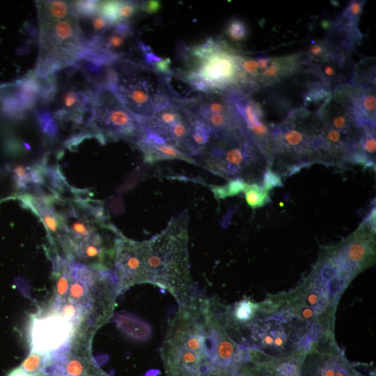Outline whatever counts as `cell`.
<instances>
[{"label":"cell","mask_w":376,"mask_h":376,"mask_svg":"<svg viewBox=\"0 0 376 376\" xmlns=\"http://www.w3.org/2000/svg\"><path fill=\"white\" fill-rule=\"evenodd\" d=\"M194 119V115L186 105L171 100L143 123L166 143L193 158L198 155L191 140Z\"/></svg>","instance_id":"cell-11"},{"label":"cell","mask_w":376,"mask_h":376,"mask_svg":"<svg viewBox=\"0 0 376 376\" xmlns=\"http://www.w3.org/2000/svg\"><path fill=\"white\" fill-rule=\"evenodd\" d=\"M53 294L47 305H56L67 299L71 281L73 261L52 253Z\"/></svg>","instance_id":"cell-21"},{"label":"cell","mask_w":376,"mask_h":376,"mask_svg":"<svg viewBox=\"0 0 376 376\" xmlns=\"http://www.w3.org/2000/svg\"><path fill=\"white\" fill-rule=\"evenodd\" d=\"M75 6V5H74ZM39 55L35 74L41 78L73 67L88 47L75 8L63 17H51L38 13Z\"/></svg>","instance_id":"cell-7"},{"label":"cell","mask_w":376,"mask_h":376,"mask_svg":"<svg viewBox=\"0 0 376 376\" xmlns=\"http://www.w3.org/2000/svg\"><path fill=\"white\" fill-rule=\"evenodd\" d=\"M303 71L301 53L281 56L254 57L242 54L240 91L251 95Z\"/></svg>","instance_id":"cell-10"},{"label":"cell","mask_w":376,"mask_h":376,"mask_svg":"<svg viewBox=\"0 0 376 376\" xmlns=\"http://www.w3.org/2000/svg\"><path fill=\"white\" fill-rule=\"evenodd\" d=\"M140 10L153 14L159 10L161 3L159 1H146L139 2Z\"/></svg>","instance_id":"cell-38"},{"label":"cell","mask_w":376,"mask_h":376,"mask_svg":"<svg viewBox=\"0 0 376 376\" xmlns=\"http://www.w3.org/2000/svg\"><path fill=\"white\" fill-rule=\"evenodd\" d=\"M340 352L334 332L324 331L311 343L300 365V376H357Z\"/></svg>","instance_id":"cell-12"},{"label":"cell","mask_w":376,"mask_h":376,"mask_svg":"<svg viewBox=\"0 0 376 376\" xmlns=\"http://www.w3.org/2000/svg\"><path fill=\"white\" fill-rule=\"evenodd\" d=\"M350 82L363 88H375V58H365L356 64L352 68Z\"/></svg>","instance_id":"cell-25"},{"label":"cell","mask_w":376,"mask_h":376,"mask_svg":"<svg viewBox=\"0 0 376 376\" xmlns=\"http://www.w3.org/2000/svg\"><path fill=\"white\" fill-rule=\"evenodd\" d=\"M118 327L128 338L136 342H144L150 338V326L141 319L129 315H117Z\"/></svg>","instance_id":"cell-24"},{"label":"cell","mask_w":376,"mask_h":376,"mask_svg":"<svg viewBox=\"0 0 376 376\" xmlns=\"http://www.w3.org/2000/svg\"><path fill=\"white\" fill-rule=\"evenodd\" d=\"M181 52L185 68L175 71L198 92L239 90L243 53L224 40L210 37Z\"/></svg>","instance_id":"cell-4"},{"label":"cell","mask_w":376,"mask_h":376,"mask_svg":"<svg viewBox=\"0 0 376 376\" xmlns=\"http://www.w3.org/2000/svg\"><path fill=\"white\" fill-rule=\"evenodd\" d=\"M130 22L116 23L102 35L88 40V47L113 62L130 59V56L137 48V42ZM138 49V48H137Z\"/></svg>","instance_id":"cell-18"},{"label":"cell","mask_w":376,"mask_h":376,"mask_svg":"<svg viewBox=\"0 0 376 376\" xmlns=\"http://www.w3.org/2000/svg\"><path fill=\"white\" fill-rule=\"evenodd\" d=\"M143 122L131 113L108 87H98L90 118L85 125V136H94L102 143L123 140L135 145L145 133Z\"/></svg>","instance_id":"cell-9"},{"label":"cell","mask_w":376,"mask_h":376,"mask_svg":"<svg viewBox=\"0 0 376 376\" xmlns=\"http://www.w3.org/2000/svg\"><path fill=\"white\" fill-rule=\"evenodd\" d=\"M224 333L210 299L198 294L179 304L160 347L165 376H207Z\"/></svg>","instance_id":"cell-1"},{"label":"cell","mask_w":376,"mask_h":376,"mask_svg":"<svg viewBox=\"0 0 376 376\" xmlns=\"http://www.w3.org/2000/svg\"><path fill=\"white\" fill-rule=\"evenodd\" d=\"M212 139V136L209 128L203 121L195 116L192 125L191 140L198 152V155L210 142Z\"/></svg>","instance_id":"cell-30"},{"label":"cell","mask_w":376,"mask_h":376,"mask_svg":"<svg viewBox=\"0 0 376 376\" xmlns=\"http://www.w3.org/2000/svg\"><path fill=\"white\" fill-rule=\"evenodd\" d=\"M357 376H365V375H363L362 374H361L360 373L358 372Z\"/></svg>","instance_id":"cell-40"},{"label":"cell","mask_w":376,"mask_h":376,"mask_svg":"<svg viewBox=\"0 0 376 376\" xmlns=\"http://www.w3.org/2000/svg\"><path fill=\"white\" fill-rule=\"evenodd\" d=\"M46 376H111L93 358L91 350L68 345L47 357Z\"/></svg>","instance_id":"cell-16"},{"label":"cell","mask_w":376,"mask_h":376,"mask_svg":"<svg viewBox=\"0 0 376 376\" xmlns=\"http://www.w3.org/2000/svg\"><path fill=\"white\" fill-rule=\"evenodd\" d=\"M332 91L320 81L308 86L304 95V108L311 110L315 107L314 111L321 107L331 96Z\"/></svg>","instance_id":"cell-26"},{"label":"cell","mask_w":376,"mask_h":376,"mask_svg":"<svg viewBox=\"0 0 376 376\" xmlns=\"http://www.w3.org/2000/svg\"><path fill=\"white\" fill-rule=\"evenodd\" d=\"M245 181L241 179L228 180L224 185H210L209 187L217 199H224L227 197L234 196L244 192L246 185Z\"/></svg>","instance_id":"cell-31"},{"label":"cell","mask_w":376,"mask_h":376,"mask_svg":"<svg viewBox=\"0 0 376 376\" xmlns=\"http://www.w3.org/2000/svg\"><path fill=\"white\" fill-rule=\"evenodd\" d=\"M48 355L30 352L20 367L31 376H46Z\"/></svg>","instance_id":"cell-29"},{"label":"cell","mask_w":376,"mask_h":376,"mask_svg":"<svg viewBox=\"0 0 376 376\" xmlns=\"http://www.w3.org/2000/svg\"><path fill=\"white\" fill-rule=\"evenodd\" d=\"M113 274L120 293L135 284L146 283L142 242L120 233L115 240Z\"/></svg>","instance_id":"cell-15"},{"label":"cell","mask_w":376,"mask_h":376,"mask_svg":"<svg viewBox=\"0 0 376 376\" xmlns=\"http://www.w3.org/2000/svg\"><path fill=\"white\" fill-rule=\"evenodd\" d=\"M227 93L242 121L247 136L264 155L269 167L272 125H269L266 121L262 106L251 95L240 91L233 90Z\"/></svg>","instance_id":"cell-14"},{"label":"cell","mask_w":376,"mask_h":376,"mask_svg":"<svg viewBox=\"0 0 376 376\" xmlns=\"http://www.w3.org/2000/svg\"><path fill=\"white\" fill-rule=\"evenodd\" d=\"M107 87L143 123L172 100L163 75L134 60L113 62L109 67Z\"/></svg>","instance_id":"cell-5"},{"label":"cell","mask_w":376,"mask_h":376,"mask_svg":"<svg viewBox=\"0 0 376 376\" xmlns=\"http://www.w3.org/2000/svg\"><path fill=\"white\" fill-rule=\"evenodd\" d=\"M120 292L113 271L73 262L67 299L83 308L91 331H95L112 316Z\"/></svg>","instance_id":"cell-8"},{"label":"cell","mask_w":376,"mask_h":376,"mask_svg":"<svg viewBox=\"0 0 376 376\" xmlns=\"http://www.w3.org/2000/svg\"><path fill=\"white\" fill-rule=\"evenodd\" d=\"M303 359L298 356L276 359L272 366V376H300Z\"/></svg>","instance_id":"cell-27"},{"label":"cell","mask_w":376,"mask_h":376,"mask_svg":"<svg viewBox=\"0 0 376 376\" xmlns=\"http://www.w3.org/2000/svg\"><path fill=\"white\" fill-rule=\"evenodd\" d=\"M244 193L247 204L253 210L261 207L271 202L268 191L261 185L247 184Z\"/></svg>","instance_id":"cell-28"},{"label":"cell","mask_w":376,"mask_h":376,"mask_svg":"<svg viewBox=\"0 0 376 376\" xmlns=\"http://www.w3.org/2000/svg\"><path fill=\"white\" fill-rule=\"evenodd\" d=\"M193 159L196 165L230 180L261 185L267 162L245 132L213 138Z\"/></svg>","instance_id":"cell-6"},{"label":"cell","mask_w":376,"mask_h":376,"mask_svg":"<svg viewBox=\"0 0 376 376\" xmlns=\"http://www.w3.org/2000/svg\"><path fill=\"white\" fill-rule=\"evenodd\" d=\"M227 36L233 42H243L249 36V29L245 22L240 18H232L226 26Z\"/></svg>","instance_id":"cell-32"},{"label":"cell","mask_w":376,"mask_h":376,"mask_svg":"<svg viewBox=\"0 0 376 376\" xmlns=\"http://www.w3.org/2000/svg\"><path fill=\"white\" fill-rule=\"evenodd\" d=\"M352 164L375 169V127L364 126Z\"/></svg>","instance_id":"cell-23"},{"label":"cell","mask_w":376,"mask_h":376,"mask_svg":"<svg viewBox=\"0 0 376 376\" xmlns=\"http://www.w3.org/2000/svg\"><path fill=\"white\" fill-rule=\"evenodd\" d=\"M73 334L71 323L42 307L31 316L28 332L30 352L50 356L68 347Z\"/></svg>","instance_id":"cell-13"},{"label":"cell","mask_w":376,"mask_h":376,"mask_svg":"<svg viewBox=\"0 0 376 376\" xmlns=\"http://www.w3.org/2000/svg\"><path fill=\"white\" fill-rule=\"evenodd\" d=\"M120 1H102L99 3L98 13L111 25L119 23Z\"/></svg>","instance_id":"cell-33"},{"label":"cell","mask_w":376,"mask_h":376,"mask_svg":"<svg viewBox=\"0 0 376 376\" xmlns=\"http://www.w3.org/2000/svg\"><path fill=\"white\" fill-rule=\"evenodd\" d=\"M99 3L98 1H78L74 2V5L79 17H86L98 13Z\"/></svg>","instance_id":"cell-35"},{"label":"cell","mask_w":376,"mask_h":376,"mask_svg":"<svg viewBox=\"0 0 376 376\" xmlns=\"http://www.w3.org/2000/svg\"><path fill=\"white\" fill-rule=\"evenodd\" d=\"M86 19L88 22L91 30V36L87 40L99 36L107 31L111 26V24L98 13L86 17H80Z\"/></svg>","instance_id":"cell-34"},{"label":"cell","mask_w":376,"mask_h":376,"mask_svg":"<svg viewBox=\"0 0 376 376\" xmlns=\"http://www.w3.org/2000/svg\"><path fill=\"white\" fill-rule=\"evenodd\" d=\"M6 376H31L26 373L20 366L13 369Z\"/></svg>","instance_id":"cell-39"},{"label":"cell","mask_w":376,"mask_h":376,"mask_svg":"<svg viewBox=\"0 0 376 376\" xmlns=\"http://www.w3.org/2000/svg\"><path fill=\"white\" fill-rule=\"evenodd\" d=\"M52 169L42 164L33 166L17 164L12 169V175L17 189L25 191L31 189H40L45 185Z\"/></svg>","instance_id":"cell-22"},{"label":"cell","mask_w":376,"mask_h":376,"mask_svg":"<svg viewBox=\"0 0 376 376\" xmlns=\"http://www.w3.org/2000/svg\"><path fill=\"white\" fill-rule=\"evenodd\" d=\"M187 210L173 217L167 226L142 241L146 283L167 290L178 305L199 294L190 274Z\"/></svg>","instance_id":"cell-2"},{"label":"cell","mask_w":376,"mask_h":376,"mask_svg":"<svg viewBox=\"0 0 376 376\" xmlns=\"http://www.w3.org/2000/svg\"><path fill=\"white\" fill-rule=\"evenodd\" d=\"M145 129L144 135L136 146L143 153L146 163L152 164L159 161L178 159L196 165L192 157L185 155L159 136Z\"/></svg>","instance_id":"cell-20"},{"label":"cell","mask_w":376,"mask_h":376,"mask_svg":"<svg viewBox=\"0 0 376 376\" xmlns=\"http://www.w3.org/2000/svg\"><path fill=\"white\" fill-rule=\"evenodd\" d=\"M261 186L268 191L274 187H283V182L279 175L267 166L263 174Z\"/></svg>","instance_id":"cell-37"},{"label":"cell","mask_w":376,"mask_h":376,"mask_svg":"<svg viewBox=\"0 0 376 376\" xmlns=\"http://www.w3.org/2000/svg\"><path fill=\"white\" fill-rule=\"evenodd\" d=\"M21 205L31 210L45 226L52 253H59L63 239V227L60 216L49 194L35 195L22 193L14 196Z\"/></svg>","instance_id":"cell-19"},{"label":"cell","mask_w":376,"mask_h":376,"mask_svg":"<svg viewBox=\"0 0 376 376\" xmlns=\"http://www.w3.org/2000/svg\"><path fill=\"white\" fill-rule=\"evenodd\" d=\"M140 10L139 2L120 1L119 8V22H129Z\"/></svg>","instance_id":"cell-36"},{"label":"cell","mask_w":376,"mask_h":376,"mask_svg":"<svg viewBox=\"0 0 376 376\" xmlns=\"http://www.w3.org/2000/svg\"><path fill=\"white\" fill-rule=\"evenodd\" d=\"M320 120L315 111L304 107L290 111L272 127L270 168L281 178L319 164Z\"/></svg>","instance_id":"cell-3"},{"label":"cell","mask_w":376,"mask_h":376,"mask_svg":"<svg viewBox=\"0 0 376 376\" xmlns=\"http://www.w3.org/2000/svg\"><path fill=\"white\" fill-rule=\"evenodd\" d=\"M351 58V52L336 45L327 55L315 61H302L303 71L316 76L332 91L350 78L353 68Z\"/></svg>","instance_id":"cell-17"}]
</instances>
